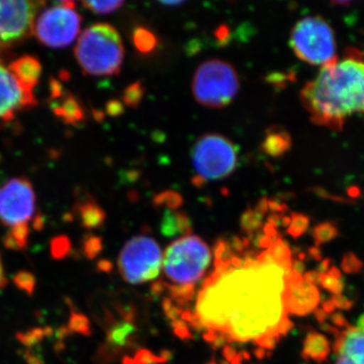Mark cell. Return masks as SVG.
I'll use <instances>...</instances> for the list:
<instances>
[{"mask_svg":"<svg viewBox=\"0 0 364 364\" xmlns=\"http://www.w3.org/2000/svg\"><path fill=\"white\" fill-rule=\"evenodd\" d=\"M293 260H275L268 250L248 255L244 267H230L210 275L198 294L196 314L203 328L221 333L230 341H257L287 334V296Z\"/></svg>","mask_w":364,"mask_h":364,"instance_id":"cell-1","label":"cell"},{"mask_svg":"<svg viewBox=\"0 0 364 364\" xmlns=\"http://www.w3.org/2000/svg\"><path fill=\"white\" fill-rule=\"evenodd\" d=\"M301 102L314 123L341 130L349 117L364 116V55L348 50L321 67L301 91Z\"/></svg>","mask_w":364,"mask_h":364,"instance_id":"cell-2","label":"cell"},{"mask_svg":"<svg viewBox=\"0 0 364 364\" xmlns=\"http://www.w3.org/2000/svg\"><path fill=\"white\" fill-rule=\"evenodd\" d=\"M74 54L83 73L91 76L117 75L124 58L123 41L114 26L97 23L81 33Z\"/></svg>","mask_w":364,"mask_h":364,"instance_id":"cell-3","label":"cell"},{"mask_svg":"<svg viewBox=\"0 0 364 364\" xmlns=\"http://www.w3.org/2000/svg\"><path fill=\"white\" fill-rule=\"evenodd\" d=\"M36 210V193L28 179L16 177L0 188V223L9 229L4 240L6 248L21 251L26 247Z\"/></svg>","mask_w":364,"mask_h":364,"instance_id":"cell-4","label":"cell"},{"mask_svg":"<svg viewBox=\"0 0 364 364\" xmlns=\"http://www.w3.org/2000/svg\"><path fill=\"white\" fill-rule=\"evenodd\" d=\"M212 261V252L205 241L188 235L172 242L165 250L163 270L165 277L178 286H195L202 279Z\"/></svg>","mask_w":364,"mask_h":364,"instance_id":"cell-5","label":"cell"},{"mask_svg":"<svg viewBox=\"0 0 364 364\" xmlns=\"http://www.w3.org/2000/svg\"><path fill=\"white\" fill-rule=\"evenodd\" d=\"M240 90V79L231 64L223 60L203 62L196 69L193 92L196 102L210 109H222L233 102Z\"/></svg>","mask_w":364,"mask_h":364,"instance_id":"cell-6","label":"cell"},{"mask_svg":"<svg viewBox=\"0 0 364 364\" xmlns=\"http://www.w3.org/2000/svg\"><path fill=\"white\" fill-rule=\"evenodd\" d=\"M291 46L294 54L311 65H327L337 58L331 26L318 16H306L294 26Z\"/></svg>","mask_w":364,"mask_h":364,"instance_id":"cell-7","label":"cell"},{"mask_svg":"<svg viewBox=\"0 0 364 364\" xmlns=\"http://www.w3.org/2000/svg\"><path fill=\"white\" fill-rule=\"evenodd\" d=\"M238 155V148L226 136L214 133L200 136L191 152L196 181L203 183L229 176L236 169Z\"/></svg>","mask_w":364,"mask_h":364,"instance_id":"cell-8","label":"cell"},{"mask_svg":"<svg viewBox=\"0 0 364 364\" xmlns=\"http://www.w3.org/2000/svg\"><path fill=\"white\" fill-rule=\"evenodd\" d=\"M117 265L122 277L128 284L151 282L157 279L161 269V249L151 237H133L122 249Z\"/></svg>","mask_w":364,"mask_h":364,"instance_id":"cell-9","label":"cell"},{"mask_svg":"<svg viewBox=\"0 0 364 364\" xmlns=\"http://www.w3.org/2000/svg\"><path fill=\"white\" fill-rule=\"evenodd\" d=\"M81 21L74 2H58L45 9L37 16L33 33L43 45L52 49H60L75 41L80 33Z\"/></svg>","mask_w":364,"mask_h":364,"instance_id":"cell-10","label":"cell"},{"mask_svg":"<svg viewBox=\"0 0 364 364\" xmlns=\"http://www.w3.org/2000/svg\"><path fill=\"white\" fill-rule=\"evenodd\" d=\"M43 1H0V53L28 39Z\"/></svg>","mask_w":364,"mask_h":364,"instance_id":"cell-11","label":"cell"},{"mask_svg":"<svg viewBox=\"0 0 364 364\" xmlns=\"http://www.w3.org/2000/svg\"><path fill=\"white\" fill-rule=\"evenodd\" d=\"M36 105V97L21 90L9 67L0 60V123L13 121L21 109Z\"/></svg>","mask_w":364,"mask_h":364,"instance_id":"cell-12","label":"cell"},{"mask_svg":"<svg viewBox=\"0 0 364 364\" xmlns=\"http://www.w3.org/2000/svg\"><path fill=\"white\" fill-rule=\"evenodd\" d=\"M335 364H364V315L341 332L335 345Z\"/></svg>","mask_w":364,"mask_h":364,"instance_id":"cell-13","label":"cell"},{"mask_svg":"<svg viewBox=\"0 0 364 364\" xmlns=\"http://www.w3.org/2000/svg\"><path fill=\"white\" fill-rule=\"evenodd\" d=\"M9 69L21 90L28 95H33V90L39 82L42 73V65L39 59L26 55L11 62Z\"/></svg>","mask_w":364,"mask_h":364,"instance_id":"cell-14","label":"cell"},{"mask_svg":"<svg viewBox=\"0 0 364 364\" xmlns=\"http://www.w3.org/2000/svg\"><path fill=\"white\" fill-rule=\"evenodd\" d=\"M135 332L134 321L124 318L122 322H117L116 324L112 325L109 332H107V347L109 349L105 352V355L112 358V356H116L121 349L130 347Z\"/></svg>","mask_w":364,"mask_h":364,"instance_id":"cell-15","label":"cell"},{"mask_svg":"<svg viewBox=\"0 0 364 364\" xmlns=\"http://www.w3.org/2000/svg\"><path fill=\"white\" fill-rule=\"evenodd\" d=\"M53 111L62 121L67 124H77L85 121V112L82 105L73 95H67L53 105Z\"/></svg>","mask_w":364,"mask_h":364,"instance_id":"cell-16","label":"cell"},{"mask_svg":"<svg viewBox=\"0 0 364 364\" xmlns=\"http://www.w3.org/2000/svg\"><path fill=\"white\" fill-rule=\"evenodd\" d=\"M81 224L86 229H97L105 222V213L95 200H86L80 203L77 210Z\"/></svg>","mask_w":364,"mask_h":364,"instance_id":"cell-17","label":"cell"},{"mask_svg":"<svg viewBox=\"0 0 364 364\" xmlns=\"http://www.w3.org/2000/svg\"><path fill=\"white\" fill-rule=\"evenodd\" d=\"M291 145V139L286 132L269 130L262 143V150L270 156L284 154Z\"/></svg>","mask_w":364,"mask_h":364,"instance_id":"cell-18","label":"cell"},{"mask_svg":"<svg viewBox=\"0 0 364 364\" xmlns=\"http://www.w3.org/2000/svg\"><path fill=\"white\" fill-rule=\"evenodd\" d=\"M133 43L141 54H150L157 47L158 40L154 33L143 26H139L134 31Z\"/></svg>","mask_w":364,"mask_h":364,"instance_id":"cell-19","label":"cell"},{"mask_svg":"<svg viewBox=\"0 0 364 364\" xmlns=\"http://www.w3.org/2000/svg\"><path fill=\"white\" fill-rule=\"evenodd\" d=\"M167 291L169 298L178 306H186L195 299V286H178V284H167Z\"/></svg>","mask_w":364,"mask_h":364,"instance_id":"cell-20","label":"cell"},{"mask_svg":"<svg viewBox=\"0 0 364 364\" xmlns=\"http://www.w3.org/2000/svg\"><path fill=\"white\" fill-rule=\"evenodd\" d=\"M263 215L257 210H247L242 215L241 227L248 235H253L262 227Z\"/></svg>","mask_w":364,"mask_h":364,"instance_id":"cell-21","label":"cell"},{"mask_svg":"<svg viewBox=\"0 0 364 364\" xmlns=\"http://www.w3.org/2000/svg\"><path fill=\"white\" fill-rule=\"evenodd\" d=\"M161 232L164 236L173 237L181 234L179 231L178 218L176 210H166L162 218Z\"/></svg>","mask_w":364,"mask_h":364,"instance_id":"cell-22","label":"cell"},{"mask_svg":"<svg viewBox=\"0 0 364 364\" xmlns=\"http://www.w3.org/2000/svg\"><path fill=\"white\" fill-rule=\"evenodd\" d=\"M123 1H83L82 6L95 14H107L114 13L123 6Z\"/></svg>","mask_w":364,"mask_h":364,"instance_id":"cell-23","label":"cell"},{"mask_svg":"<svg viewBox=\"0 0 364 364\" xmlns=\"http://www.w3.org/2000/svg\"><path fill=\"white\" fill-rule=\"evenodd\" d=\"M144 87L140 82H135L129 86L124 91L123 102L124 104L130 107H138L144 97Z\"/></svg>","mask_w":364,"mask_h":364,"instance_id":"cell-24","label":"cell"},{"mask_svg":"<svg viewBox=\"0 0 364 364\" xmlns=\"http://www.w3.org/2000/svg\"><path fill=\"white\" fill-rule=\"evenodd\" d=\"M154 205L157 207L164 205L167 210H176L181 207L182 198L178 193L165 191V193L156 196V198H154Z\"/></svg>","mask_w":364,"mask_h":364,"instance_id":"cell-25","label":"cell"},{"mask_svg":"<svg viewBox=\"0 0 364 364\" xmlns=\"http://www.w3.org/2000/svg\"><path fill=\"white\" fill-rule=\"evenodd\" d=\"M131 364H162L159 354H154L149 349L141 348L131 358Z\"/></svg>","mask_w":364,"mask_h":364,"instance_id":"cell-26","label":"cell"},{"mask_svg":"<svg viewBox=\"0 0 364 364\" xmlns=\"http://www.w3.org/2000/svg\"><path fill=\"white\" fill-rule=\"evenodd\" d=\"M162 309L164 315L166 316L171 322L178 320V318H181L182 312H183L181 306H177L170 298L163 299Z\"/></svg>","mask_w":364,"mask_h":364,"instance_id":"cell-27","label":"cell"},{"mask_svg":"<svg viewBox=\"0 0 364 364\" xmlns=\"http://www.w3.org/2000/svg\"><path fill=\"white\" fill-rule=\"evenodd\" d=\"M102 250V241L100 237L90 236L85 243V252L90 259L97 257Z\"/></svg>","mask_w":364,"mask_h":364,"instance_id":"cell-28","label":"cell"},{"mask_svg":"<svg viewBox=\"0 0 364 364\" xmlns=\"http://www.w3.org/2000/svg\"><path fill=\"white\" fill-rule=\"evenodd\" d=\"M171 327L173 329L174 334L181 340H191L193 338V333L189 330V326L186 322L178 318V320L171 322Z\"/></svg>","mask_w":364,"mask_h":364,"instance_id":"cell-29","label":"cell"},{"mask_svg":"<svg viewBox=\"0 0 364 364\" xmlns=\"http://www.w3.org/2000/svg\"><path fill=\"white\" fill-rule=\"evenodd\" d=\"M167 291V282H162V280H157L151 284L150 291L153 296H160Z\"/></svg>","mask_w":364,"mask_h":364,"instance_id":"cell-30","label":"cell"},{"mask_svg":"<svg viewBox=\"0 0 364 364\" xmlns=\"http://www.w3.org/2000/svg\"><path fill=\"white\" fill-rule=\"evenodd\" d=\"M238 355V352H237L236 348L232 345H225L224 348H223V356H224L225 360L227 363L231 364L233 363L234 359L237 358Z\"/></svg>","mask_w":364,"mask_h":364,"instance_id":"cell-31","label":"cell"},{"mask_svg":"<svg viewBox=\"0 0 364 364\" xmlns=\"http://www.w3.org/2000/svg\"><path fill=\"white\" fill-rule=\"evenodd\" d=\"M303 222L304 219H301V215H296V218H294L293 224L291 225L289 230V233L293 236H298L301 234L304 229Z\"/></svg>","mask_w":364,"mask_h":364,"instance_id":"cell-32","label":"cell"},{"mask_svg":"<svg viewBox=\"0 0 364 364\" xmlns=\"http://www.w3.org/2000/svg\"><path fill=\"white\" fill-rule=\"evenodd\" d=\"M107 111H109L112 116H116V114H119L123 112V107H122L121 102H117V100H112V102H109V105H107Z\"/></svg>","mask_w":364,"mask_h":364,"instance_id":"cell-33","label":"cell"},{"mask_svg":"<svg viewBox=\"0 0 364 364\" xmlns=\"http://www.w3.org/2000/svg\"><path fill=\"white\" fill-rule=\"evenodd\" d=\"M6 284V272H4V263H2L1 256H0V289H4Z\"/></svg>","mask_w":364,"mask_h":364,"instance_id":"cell-34","label":"cell"},{"mask_svg":"<svg viewBox=\"0 0 364 364\" xmlns=\"http://www.w3.org/2000/svg\"><path fill=\"white\" fill-rule=\"evenodd\" d=\"M98 268L104 272H111L112 270V263L109 260H102L98 263Z\"/></svg>","mask_w":364,"mask_h":364,"instance_id":"cell-35","label":"cell"},{"mask_svg":"<svg viewBox=\"0 0 364 364\" xmlns=\"http://www.w3.org/2000/svg\"><path fill=\"white\" fill-rule=\"evenodd\" d=\"M215 36H217L218 39L219 40H226L228 36H229L227 26H223L221 28H219V30H218L217 33H215Z\"/></svg>","mask_w":364,"mask_h":364,"instance_id":"cell-36","label":"cell"},{"mask_svg":"<svg viewBox=\"0 0 364 364\" xmlns=\"http://www.w3.org/2000/svg\"><path fill=\"white\" fill-rule=\"evenodd\" d=\"M267 350H265V349L260 348V347H257V348L254 350V356H255L257 359H263L267 358Z\"/></svg>","mask_w":364,"mask_h":364,"instance_id":"cell-37","label":"cell"},{"mask_svg":"<svg viewBox=\"0 0 364 364\" xmlns=\"http://www.w3.org/2000/svg\"><path fill=\"white\" fill-rule=\"evenodd\" d=\"M183 4L182 1H167L163 2V4L165 6H181V4Z\"/></svg>","mask_w":364,"mask_h":364,"instance_id":"cell-38","label":"cell"},{"mask_svg":"<svg viewBox=\"0 0 364 364\" xmlns=\"http://www.w3.org/2000/svg\"><path fill=\"white\" fill-rule=\"evenodd\" d=\"M207 364H218V363H215V360H214V359H213V360H210V363H208Z\"/></svg>","mask_w":364,"mask_h":364,"instance_id":"cell-39","label":"cell"}]
</instances>
